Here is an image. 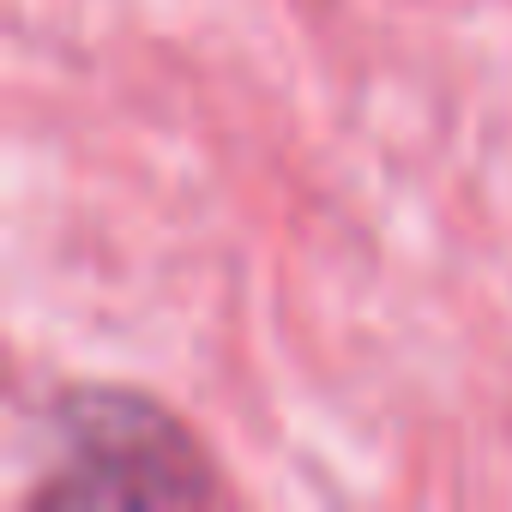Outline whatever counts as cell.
Wrapping results in <instances>:
<instances>
[{"mask_svg":"<svg viewBox=\"0 0 512 512\" xmlns=\"http://www.w3.org/2000/svg\"><path fill=\"white\" fill-rule=\"evenodd\" d=\"M61 470L37 488V512L199 506L217 494L199 446L139 392H73L61 404Z\"/></svg>","mask_w":512,"mask_h":512,"instance_id":"obj_1","label":"cell"}]
</instances>
